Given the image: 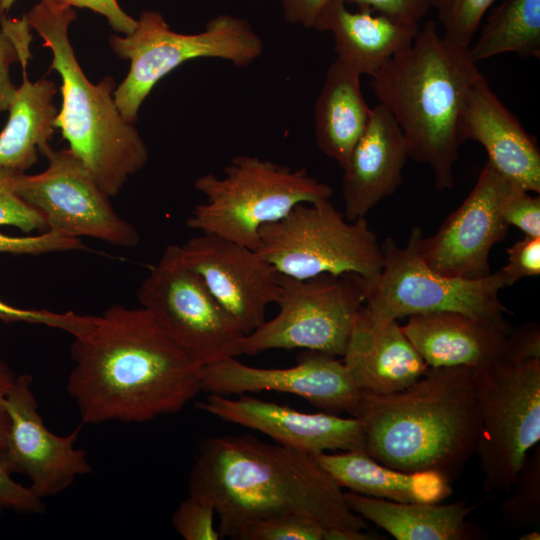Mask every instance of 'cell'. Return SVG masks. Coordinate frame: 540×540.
<instances>
[{
    "label": "cell",
    "instance_id": "6da1fadb",
    "mask_svg": "<svg viewBox=\"0 0 540 540\" xmlns=\"http://www.w3.org/2000/svg\"><path fill=\"white\" fill-rule=\"evenodd\" d=\"M67 391L82 424L143 423L181 411L202 391L203 366L143 307L113 305L74 337Z\"/></svg>",
    "mask_w": 540,
    "mask_h": 540
},
{
    "label": "cell",
    "instance_id": "7a4b0ae2",
    "mask_svg": "<svg viewBox=\"0 0 540 540\" xmlns=\"http://www.w3.org/2000/svg\"><path fill=\"white\" fill-rule=\"evenodd\" d=\"M188 493L207 498L222 538L277 514L308 516L325 529H365L342 488L312 455L249 435L205 439L190 472Z\"/></svg>",
    "mask_w": 540,
    "mask_h": 540
},
{
    "label": "cell",
    "instance_id": "3957f363",
    "mask_svg": "<svg viewBox=\"0 0 540 540\" xmlns=\"http://www.w3.org/2000/svg\"><path fill=\"white\" fill-rule=\"evenodd\" d=\"M353 417L362 423L365 451L379 463L455 481L479 434L474 368H428L400 391L363 392Z\"/></svg>",
    "mask_w": 540,
    "mask_h": 540
},
{
    "label": "cell",
    "instance_id": "277c9868",
    "mask_svg": "<svg viewBox=\"0 0 540 540\" xmlns=\"http://www.w3.org/2000/svg\"><path fill=\"white\" fill-rule=\"evenodd\" d=\"M481 74L468 48L447 41L428 21L371 77L374 95L404 135L408 158L429 166L439 191L454 185L453 167L464 143L461 115Z\"/></svg>",
    "mask_w": 540,
    "mask_h": 540
},
{
    "label": "cell",
    "instance_id": "5b68a950",
    "mask_svg": "<svg viewBox=\"0 0 540 540\" xmlns=\"http://www.w3.org/2000/svg\"><path fill=\"white\" fill-rule=\"evenodd\" d=\"M24 17L51 50V68L62 81V108L55 127L100 189L109 197L117 195L146 165L149 154L137 129L114 102L113 78L106 76L94 84L80 67L68 35L77 17L73 7L40 0Z\"/></svg>",
    "mask_w": 540,
    "mask_h": 540
},
{
    "label": "cell",
    "instance_id": "8992f818",
    "mask_svg": "<svg viewBox=\"0 0 540 540\" xmlns=\"http://www.w3.org/2000/svg\"><path fill=\"white\" fill-rule=\"evenodd\" d=\"M206 202L192 210L186 224L256 250L259 231L285 217L299 203L330 199L333 188L310 176L252 155H237L219 177L207 173L194 182Z\"/></svg>",
    "mask_w": 540,
    "mask_h": 540
},
{
    "label": "cell",
    "instance_id": "52a82bcc",
    "mask_svg": "<svg viewBox=\"0 0 540 540\" xmlns=\"http://www.w3.org/2000/svg\"><path fill=\"white\" fill-rule=\"evenodd\" d=\"M114 53L130 61L126 78L114 90V102L122 117L134 124L140 106L155 84L182 63L197 58H218L246 67L264 51L259 34L244 18L220 14L195 34L170 29L157 11H143L136 28L124 37L109 39Z\"/></svg>",
    "mask_w": 540,
    "mask_h": 540
},
{
    "label": "cell",
    "instance_id": "ba28073f",
    "mask_svg": "<svg viewBox=\"0 0 540 540\" xmlns=\"http://www.w3.org/2000/svg\"><path fill=\"white\" fill-rule=\"evenodd\" d=\"M422 236V230L414 227L403 247L392 238L381 244L380 273L372 278L360 276L365 310L381 321L450 311L508 324L505 314L509 310L499 299V292L506 288L499 271L479 279L444 276L432 270L421 257Z\"/></svg>",
    "mask_w": 540,
    "mask_h": 540
},
{
    "label": "cell",
    "instance_id": "9c48e42d",
    "mask_svg": "<svg viewBox=\"0 0 540 540\" xmlns=\"http://www.w3.org/2000/svg\"><path fill=\"white\" fill-rule=\"evenodd\" d=\"M256 251L275 270L299 280L322 274L378 275L383 253L365 218L349 221L330 199L297 204L259 231Z\"/></svg>",
    "mask_w": 540,
    "mask_h": 540
},
{
    "label": "cell",
    "instance_id": "30bf717a",
    "mask_svg": "<svg viewBox=\"0 0 540 540\" xmlns=\"http://www.w3.org/2000/svg\"><path fill=\"white\" fill-rule=\"evenodd\" d=\"M480 418L475 448L487 492L510 491L540 441V358L474 368Z\"/></svg>",
    "mask_w": 540,
    "mask_h": 540
},
{
    "label": "cell",
    "instance_id": "8fae6325",
    "mask_svg": "<svg viewBox=\"0 0 540 540\" xmlns=\"http://www.w3.org/2000/svg\"><path fill=\"white\" fill-rule=\"evenodd\" d=\"M279 283V312L244 337L242 354L302 348L343 357L364 304L361 277L322 274L299 280L279 274Z\"/></svg>",
    "mask_w": 540,
    "mask_h": 540
},
{
    "label": "cell",
    "instance_id": "7c38bea8",
    "mask_svg": "<svg viewBox=\"0 0 540 540\" xmlns=\"http://www.w3.org/2000/svg\"><path fill=\"white\" fill-rule=\"evenodd\" d=\"M137 299L200 365L242 354L245 334L182 261L179 245L165 248L139 286Z\"/></svg>",
    "mask_w": 540,
    "mask_h": 540
},
{
    "label": "cell",
    "instance_id": "4fadbf2b",
    "mask_svg": "<svg viewBox=\"0 0 540 540\" xmlns=\"http://www.w3.org/2000/svg\"><path fill=\"white\" fill-rule=\"evenodd\" d=\"M47 168L38 174L10 172V184L45 217L48 229L75 238H95L114 246L133 248L137 229L120 217L82 161L68 149L43 152Z\"/></svg>",
    "mask_w": 540,
    "mask_h": 540
},
{
    "label": "cell",
    "instance_id": "5bb4252c",
    "mask_svg": "<svg viewBox=\"0 0 540 540\" xmlns=\"http://www.w3.org/2000/svg\"><path fill=\"white\" fill-rule=\"evenodd\" d=\"M514 186L487 161L459 207L434 235L420 238L419 251L426 264L448 277L479 279L489 275L490 251L505 239L510 227L501 205Z\"/></svg>",
    "mask_w": 540,
    "mask_h": 540
},
{
    "label": "cell",
    "instance_id": "9a60e30c",
    "mask_svg": "<svg viewBox=\"0 0 540 540\" xmlns=\"http://www.w3.org/2000/svg\"><path fill=\"white\" fill-rule=\"evenodd\" d=\"M29 374L17 376L6 396L9 417L3 454L11 474L29 478V488L43 499L71 486L92 471L85 450L75 447L80 427L69 435L51 432L38 411Z\"/></svg>",
    "mask_w": 540,
    "mask_h": 540
},
{
    "label": "cell",
    "instance_id": "2e32d148",
    "mask_svg": "<svg viewBox=\"0 0 540 540\" xmlns=\"http://www.w3.org/2000/svg\"><path fill=\"white\" fill-rule=\"evenodd\" d=\"M202 391L210 394H246L260 391L290 393L323 412L355 415L363 391L354 383L343 361L307 350L288 368H257L229 357L204 365Z\"/></svg>",
    "mask_w": 540,
    "mask_h": 540
},
{
    "label": "cell",
    "instance_id": "e0dca14e",
    "mask_svg": "<svg viewBox=\"0 0 540 540\" xmlns=\"http://www.w3.org/2000/svg\"><path fill=\"white\" fill-rule=\"evenodd\" d=\"M179 252L245 336L280 298L279 273L254 249L201 233L179 245Z\"/></svg>",
    "mask_w": 540,
    "mask_h": 540
},
{
    "label": "cell",
    "instance_id": "ac0fdd59",
    "mask_svg": "<svg viewBox=\"0 0 540 540\" xmlns=\"http://www.w3.org/2000/svg\"><path fill=\"white\" fill-rule=\"evenodd\" d=\"M197 407L224 421L259 431L277 444L309 455L334 450H365L362 423L328 412L305 413L243 395L210 394Z\"/></svg>",
    "mask_w": 540,
    "mask_h": 540
},
{
    "label": "cell",
    "instance_id": "d6986e66",
    "mask_svg": "<svg viewBox=\"0 0 540 540\" xmlns=\"http://www.w3.org/2000/svg\"><path fill=\"white\" fill-rule=\"evenodd\" d=\"M464 140L481 144L494 168L528 192H540V149L481 74L468 91L460 120Z\"/></svg>",
    "mask_w": 540,
    "mask_h": 540
},
{
    "label": "cell",
    "instance_id": "ffe728a7",
    "mask_svg": "<svg viewBox=\"0 0 540 540\" xmlns=\"http://www.w3.org/2000/svg\"><path fill=\"white\" fill-rule=\"evenodd\" d=\"M408 158L404 135L382 104L372 107L369 122L342 168L344 216L365 218L382 199L403 182Z\"/></svg>",
    "mask_w": 540,
    "mask_h": 540
},
{
    "label": "cell",
    "instance_id": "44dd1931",
    "mask_svg": "<svg viewBox=\"0 0 540 540\" xmlns=\"http://www.w3.org/2000/svg\"><path fill=\"white\" fill-rule=\"evenodd\" d=\"M401 328L429 368H477L505 360L512 329L450 311L411 315Z\"/></svg>",
    "mask_w": 540,
    "mask_h": 540
},
{
    "label": "cell",
    "instance_id": "7402d4cb",
    "mask_svg": "<svg viewBox=\"0 0 540 540\" xmlns=\"http://www.w3.org/2000/svg\"><path fill=\"white\" fill-rule=\"evenodd\" d=\"M342 361L356 386L370 394L400 391L429 368L397 321L375 319L363 306Z\"/></svg>",
    "mask_w": 540,
    "mask_h": 540
},
{
    "label": "cell",
    "instance_id": "603a6c76",
    "mask_svg": "<svg viewBox=\"0 0 540 540\" xmlns=\"http://www.w3.org/2000/svg\"><path fill=\"white\" fill-rule=\"evenodd\" d=\"M314 29L332 34L338 61L360 75L372 77L412 43L419 24L398 22L369 11H351L343 0H331Z\"/></svg>",
    "mask_w": 540,
    "mask_h": 540
},
{
    "label": "cell",
    "instance_id": "cb8c5ba5",
    "mask_svg": "<svg viewBox=\"0 0 540 540\" xmlns=\"http://www.w3.org/2000/svg\"><path fill=\"white\" fill-rule=\"evenodd\" d=\"M349 508L397 540H476L481 530L470 523L469 514L479 503L464 500L451 504L396 502L344 492Z\"/></svg>",
    "mask_w": 540,
    "mask_h": 540
},
{
    "label": "cell",
    "instance_id": "d4e9b609",
    "mask_svg": "<svg viewBox=\"0 0 540 540\" xmlns=\"http://www.w3.org/2000/svg\"><path fill=\"white\" fill-rule=\"evenodd\" d=\"M341 487L368 497L396 502H441L452 494L451 482L435 472H405L383 465L365 450L313 455Z\"/></svg>",
    "mask_w": 540,
    "mask_h": 540
},
{
    "label": "cell",
    "instance_id": "484cf974",
    "mask_svg": "<svg viewBox=\"0 0 540 540\" xmlns=\"http://www.w3.org/2000/svg\"><path fill=\"white\" fill-rule=\"evenodd\" d=\"M361 75L338 61L329 66L315 104L318 148L343 168L363 134L370 108L363 96Z\"/></svg>",
    "mask_w": 540,
    "mask_h": 540
},
{
    "label": "cell",
    "instance_id": "4316f807",
    "mask_svg": "<svg viewBox=\"0 0 540 540\" xmlns=\"http://www.w3.org/2000/svg\"><path fill=\"white\" fill-rule=\"evenodd\" d=\"M56 85L46 79L31 82L25 72L9 105V118L0 133V167L25 172L50 146L58 114L53 103Z\"/></svg>",
    "mask_w": 540,
    "mask_h": 540
},
{
    "label": "cell",
    "instance_id": "83f0119b",
    "mask_svg": "<svg viewBox=\"0 0 540 540\" xmlns=\"http://www.w3.org/2000/svg\"><path fill=\"white\" fill-rule=\"evenodd\" d=\"M477 63L503 53L540 58V0H504L490 13L478 40L469 47Z\"/></svg>",
    "mask_w": 540,
    "mask_h": 540
},
{
    "label": "cell",
    "instance_id": "f1b7e54d",
    "mask_svg": "<svg viewBox=\"0 0 540 540\" xmlns=\"http://www.w3.org/2000/svg\"><path fill=\"white\" fill-rule=\"evenodd\" d=\"M514 491L501 506L502 521L514 530L540 525V446L517 473Z\"/></svg>",
    "mask_w": 540,
    "mask_h": 540
},
{
    "label": "cell",
    "instance_id": "f546056e",
    "mask_svg": "<svg viewBox=\"0 0 540 540\" xmlns=\"http://www.w3.org/2000/svg\"><path fill=\"white\" fill-rule=\"evenodd\" d=\"M0 28V113L8 110L15 95L16 87L11 81L9 69L12 63L20 61L25 71L30 57L31 34L25 17L22 19L2 18Z\"/></svg>",
    "mask_w": 540,
    "mask_h": 540
},
{
    "label": "cell",
    "instance_id": "4dcf8cb0",
    "mask_svg": "<svg viewBox=\"0 0 540 540\" xmlns=\"http://www.w3.org/2000/svg\"><path fill=\"white\" fill-rule=\"evenodd\" d=\"M325 528L300 514H277L246 526L237 540H323Z\"/></svg>",
    "mask_w": 540,
    "mask_h": 540
},
{
    "label": "cell",
    "instance_id": "1f68e13d",
    "mask_svg": "<svg viewBox=\"0 0 540 540\" xmlns=\"http://www.w3.org/2000/svg\"><path fill=\"white\" fill-rule=\"evenodd\" d=\"M497 0H446L438 9L443 37L458 46L469 48L480 22Z\"/></svg>",
    "mask_w": 540,
    "mask_h": 540
},
{
    "label": "cell",
    "instance_id": "d6a6232c",
    "mask_svg": "<svg viewBox=\"0 0 540 540\" xmlns=\"http://www.w3.org/2000/svg\"><path fill=\"white\" fill-rule=\"evenodd\" d=\"M215 508L205 497L188 493L172 517L175 531L185 540H218L220 532L214 525Z\"/></svg>",
    "mask_w": 540,
    "mask_h": 540
},
{
    "label": "cell",
    "instance_id": "836d02e7",
    "mask_svg": "<svg viewBox=\"0 0 540 540\" xmlns=\"http://www.w3.org/2000/svg\"><path fill=\"white\" fill-rule=\"evenodd\" d=\"M96 320L97 316L93 315H81L72 311L54 312L47 309H24L0 300V321L45 325L63 330L73 337L86 333Z\"/></svg>",
    "mask_w": 540,
    "mask_h": 540
},
{
    "label": "cell",
    "instance_id": "e575fe53",
    "mask_svg": "<svg viewBox=\"0 0 540 540\" xmlns=\"http://www.w3.org/2000/svg\"><path fill=\"white\" fill-rule=\"evenodd\" d=\"M10 172L11 169L0 167V225L15 226L26 233L48 230L44 215L12 188Z\"/></svg>",
    "mask_w": 540,
    "mask_h": 540
},
{
    "label": "cell",
    "instance_id": "d590c367",
    "mask_svg": "<svg viewBox=\"0 0 540 540\" xmlns=\"http://www.w3.org/2000/svg\"><path fill=\"white\" fill-rule=\"evenodd\" d=\"M84 248L85 246L79 238L52 229L26 237H14L0 233V253L40 255Z\"/></svg>",
    "mask_w": 540,
    "mask_h": 540
},
{
    "label": "cell",
    "instance_id": "8d00e7d4",
    "mask_svg": "<svg viewBox=\"0 0 540 540\" xmlns=\"http://www.w3.org/2000/svg\"><path fill=\"white\" fill-rule=\"evenodd\" d=\"M501 213L509 226H515L526 236L540 237V198L514 186L504 198Z\"/></svg>",
    "mask_w": 540,
    "mask_h": 540
},
{
    "label": "cell",
    "instance_id": "74e56055",
    "mask_svg": "<svg viewBox=\"0 0 540 540\" xmlns=\"http://www.w3.org/2000/svg\"><path fill=\"white\" fill-rule=\"evenodd\" d=\"M508 262L499 271L505 287L540 274V237L526 236L507 249Z\"/></svg>",
    "mask_w": 540,
    "mask_h": 540
},
{
    "label": "cell",
    "instance_id": "f35d334b",
    "mask_svg": "<svg viewBox=\"0 0 540 540\" xmlns=\"http://www.w3.org/2000/svg\"><path fill=\"white\" fill-rule=\"evenodd\" d=\"M8 470L3 449L0 448V513L12 510L23 514H40L45 512V505L41 498L32 490L15 480Z\"/></svg>",
    "mask_w": 540,
    "mask_h": 540
},
{
    "label": "cell",
    "instance_id": "ab89813d",
    "mask_svg": "<svg viewBox=\"0 0 540 540\" xmlns=\"http://www.w3.org/2000/svg\"><path fill=\"white\" fill-rule=\"evenodd\" d=\"M358 10L376 12L392 20L419 24L420 20L433 7V0H343Z\"/></svg>",
    "mask_w": 540,
    "mask_h": 540
},
{
    "label": "cell",
    "instance_id": "60d3db41",
    "mask_svg": "<svg viewBox=\"0 0 540 540\" xmlns=\"http://www.w3.org/2000/svg\"><path fill=\"white\" fill-rule=\"evenodd\" d=\"M540 358V328L537 323H526L512 328L508 336L505 360L524 362Z\"/></svg>",
    "mask_w": 540,
    "mask_h": 540
},
{
    "label": "cell",
    "instance_id": "b9f144b4",
    "mask_svg": "<svg viewBox=\"0 0 540 540\" xmlns=\"http://www.w3.org/2000/svg\"><path fill=\"white\" fill-rule=\"evenodd\" d=\"M70 7L87 8L104 16L110 26L124 35L131 33L137 20L129 16L119 6L117 0H48Z\"/></svg>",
    "mask_w": 540,
    "mask_h": 540
},
{
    "label": "cell",
    "instance_id": "7bdbcfd3",
    "mask_svg": "<svg viewBox=\"0 0 540 540\" xmlns=\"http://www.w3.org/2000/svg\"><path fill=\"white\" fill-rule=\"evenodd\" d=\"M331 0H280L286 22L314 29L315 23Z\"/></svg>",
    "mask_w": 540,
    "mask_h": 540
},
{
    "label": "cell",
    "instance_id": "ee69618b",
    "mask_svg": "<svg viewBox=\"0 0 540 540\" xmlns=\"http://www.w3.org/2000/svg\"><path fill=\"white\" fill-rule=\"evenodd\" d=\"M17 376L13 371L0 360V448L5 445L6 435L9 427V417L7 414L5 401L8 391L13 385Z\"/></svg>",
    "mask_w": 540,
    "mask_h": 540
},
{
    "label": "cell",
    "instance_id": "f6af8a7d",
    "mask_svg": "<svg viewBox=\"0 0 540 540\" xmlns=\"http://www.w3.org/2000/svg\"><path fill=\"white\" fill-rule=\"evenodd\" d=\"M379 539L376 534L364 532L354 528H330L325 529L323 540H375Z\"/></svg>",
    "mask_w": 540,
    "mask_h": 540
},
{
    "label": "cell",
    "instance_id": "bcb514c9",
    "mask_svg": "<svg viewBox=\"0 0 540 540\" xmlns=\"http://www.w3.org/2000/svg\"><path fill=\"white\" fill-rule=\"evenodd\" d=\"M521 540H539L540 533L536 530H531L520 537Z\"/></svg>",
    "mask_w": 540,
    "mask_h": 540
},
{
    "label": "cell",
    "instance_id": "7dc6e473",
    "mask_svg": "<svg viewBox=\"0 0 540 540\" xmlns=\"http://www.w3.org/2000/svg\"><path fill=\"white\" fill-rule=\"evenodd\" d=\"M14 2L15 0H2L0 14L3 15L4 13L8 12Z\"/></svg>",
    "mask_w": 540,
    "mask_h": 540
},
{
    "label": "cell",
    "instance_id": "c3c4849f",
    "mask_svg": "<svg viewBox=\"0 0 540 540\" xmlns=\"http://www.w3.org/2000/svg\"><path fill=\"white\" fill-rule=\"evenodd\" d=\"M445 2L446 0H433V7L439 9L444 5Z\"/></svg>",
    "mask_w": 540,
    "mask_h": 540
},
{
    "label": "cell",
    "instance_id": "681fc988",
    "mask_svg": "<svg viewBox=\"0 0 540 540\" xmlns=\"http://www.w3.org/2000/svg\"><path fill=\"white\" fill-rule=\"evenodd\" d=\"M1 1H2V0H0V10H1ZM0 15H1V14H0Z\"/></svg>",
    "mask_w": 540,
    "mask_h": 540
}]
</instances>
